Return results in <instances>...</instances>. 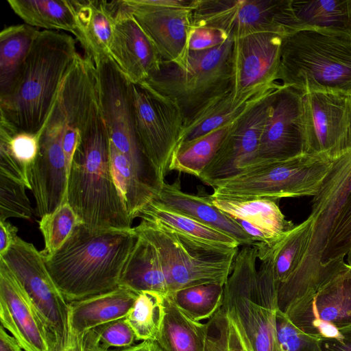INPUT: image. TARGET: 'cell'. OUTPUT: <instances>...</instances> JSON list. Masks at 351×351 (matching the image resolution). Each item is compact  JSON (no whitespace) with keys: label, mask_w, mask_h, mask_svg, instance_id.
Returning <instances> with one entry per match:
<instances>
[{"label":"cell","mask_w":351,"mask_h":351,"mask_svg":"<svg viewBox=\"0 0 351 351\" xmlns=\"http://www.w3.org/2000/svg\"><path fill=\"white\" fill-rule=\"evenodd\" d=\"M137 239L130 229H92L77 225L63 245L44 258L47 269L68 303L119 287Z\"/></svg>","instance_id":"obj_1"},{"label":"cell","mask_w":351,"mask_h":351,"mask_svg":"<svg viewBox=\"0 0 351 351\" xmlns=\"http://www.w3.org/2000/svg\"><path fill=\"white\" fill-rule=\"evenodd\" d=\"M67 202L92 229H130L133 219L114 180L109 135L97 98L82 131L68 178Z\"/></svg>","instance_id":"obj_2"},{"label":"cell","mask_w":351,"mask_h":351,"mask_svg":"<svg viewBox=\"0 0 351 351\" xmlns=\"http://www.w3.org/2000/svg\"><path fill=\"white\" fill-rule=\"evenodd\" d=\"M272 247L243 246L224 285L222 306L246 351H278L276 331L279 283Z\"/></svg>","instance_id":"obj_3"},{"label":"cell","mask_w":351,"mask_h":351,"mask_svg":"<svg viewBox=\"0 0 351 351\" xmlns=\"http://www.w3.org/2000/svg\"><path fill=\"white\" fill-rule=\"evenodd\" d=\"M77 53L75 40L70 34L40 30L15 89L0 98L1 117L19 130L38 133Z\"/></svg>","instance_id":"obj_4"},{"label":"cell","mask_w":351,"mask_h":351,"mask_svg":"<svg viewBox=\"0 0 351 351\" xmlns=\"http://www.w3.org/2000/svg\"><path fill=\"white\" fill-rule=\"evenodd\" d=\"M278 80L303 95L311 91L351 95V36L313 29L285 34Z\"/></svg>","instance_id":"obj_5"},{"label":"cell","mask_w":351,"mask_h":351,"mask_svg":"<svg viewBox=\"0 0 351 351\" xmlns=\"http://www.w3.org/2000/svg\"><path fill=\"white\" fill-rule=\"evenodd\" d=\"M351 191V148L332 160L313 197L312 226L306 250L295 271L279 284L278 308L284 313L295 302L315 292L325 282L320 261L338 216Z\"/></svg>","instance_id":"obj_6"},{"label":"cell","mask_w":351,"mask_h":351,"mask_svg":"<svg viewBox=\"0 0 351 351\" xmlns=\"http://www.w3.org/2000/svg\"><path fill=\"white\" fill-rule=\"evenodd\" d=\"M134 229L156 248L166 277L168 295L202 284L224 285L239 252V248L203 243L154 221L141 219Z\"/></svg>","instance_id":"obj_7"},{"label":"cell","mask_w":351,"mask_h":351,"mask_svg":"<svg viewBox=\"0 0 351 351\" xmlns=\"http://www.w3.org/2000/svg\"><path fill=\"white\" fill-rule=\"evenodd\" d=\"M234 39L203 51H190L179 64L161 60L143 84L177 104L186 119L232 88Z\"/></svg>","instance_id":"obj_8"},{"label":"cell","mask_w":351,"mask_h":351,"mask_svg":"<svg viewBox=\"0 0 351 351\" xmlns=\"http://www.w3.org/2000/svg\"><path fill=\"white\" fill-rule=\"evenodd\" d=\"M332 160L306 154L289 160L249 168L233 177L217 181L214 198L269 199L314 196L330 169Z\"/></svg>","instance_id":"obj_9"},{"label":"cell","mask_w":351,"mask_h":351,"mask_svg":"<svg viewBox=\"0 0 351 351\" xmlns=\"http://www.w3.org/2000/svg\"><path fill=\"white\" fill-rule=\"evenodd\" d=\"M93 63L97 103L110 141L125 157L140 182L154 191L160 186L162 178L143 152L136 135L131 83L109 56Z\"/></svg>","instance_id":"obj_10"},{"label":"cell","mask_w":351,"mask_h":351,"mask_svg":"<svg viewBox=\"0 0 351 351\" xmlns=\"http://www.w3.org/2000/svg\"><path fill=\"white\" fill-rule=\"evenodd\" d=\"M192 27L220 29L233 39L258 32L298 29L291 0H197Z\"/></svg>","instance_id":"obj_11"},{"label":"cell","mask_w":351,"mask_h":351,"mask_svg":"<svg viewBox=\"0 0 351 351\" xmlns=\"http://www.w3.org/2000/svg\"><path fill=\"white\" fill-rule=\"evenodd\" d=\"M130 88L137 139L165 179L182 139L184 117L176 102L145 84L131 83Z\"/></svg>","instance_id":"obj_12"},{"label":"cell","mask_w":351,"mask_h":351,"mask_svg":"<svg viewBox=\"0 0 351 351\" xmlns=\"http://www.w3.org/2000/svg\"><path fill=\"white\" fill-rule=\"evenodd\" d=\"M0 258L18 278L45 322L54 351H62L69 337V303L50 276L40 251L18 237Z\"/></svg>","instance_id":"obj_13"},{"label":"cell","mask_w":351,"mask_h":351,"mask_svg":"<svg viewBox=\"0 0 351 351\" xmlns=\"http://www.w3.org/2000/svg\"><path fill=\"white\" fill-rule=\"evenodd\" d=\"M303 332L320 339L336 338L351 327V265L345 263L315 292L286 311Z\"/></svg>","instance_id":"obj_14"},{"label":"cell","mask_w":351,"mask_h":351,"mask_svg":"<svg viewBox=\"0 0 351 351\" xmlns=\"http://www.w3.org/2000/svg\"><path fill=\"white\" fill-rule=\"evenodd\" d=\"M303 97L293 88L280 84L276 88L250 168L307 154Z\"/></svg>","instance_id":"obj_15"},{"label":"cell","mask_w":351,"mask_h":351,"mask_svg":"<svg viewBox=\"0 0 351 351\" xmlns=\"http://www.w3.org/2000/svg\"><path fill=\"white\" fill-rule=\"evenodd\" d=\"M303 101L307 154L333 160L351 148V95L311 91Z\"/></svg>","instance_id":"obj_16"},{"label":"cell","mask_w":351,"mask_h":351,"mask_svg":"<svg viewBox=\"0 0 351 351\" xmlns=\"http://www.w3.org/2000/svg\"><path fill=\"white\" fill-rule=\"evenodd\" d=\"M277 88L230 125L215 156L199 178L203 183L211 186L215 182L237 176L253 165L269 107Z\"/></svg>","instance_id":"obj_17"},{"label":"cell","mask_w":351,"mask_h":351,"mask_svg":"<svg viewBox=\"0 0 351 351\" xmlns=\"http://www.w3.org/2000/svg\"><path fill=\"white\" fill-rule=\"evenodd\" d=\"M284 36L258 32L234 39L232 86L236 97L276 83Z\"/></svg>","instance_id":"obj_18"},{"label":"cell","mask_w":351,"mask_h":351,"mask_svg":"<svg viewBox=\"0 0 351 351\" xmlns=\"http://www.w3.org/2000/svg\"><path fill=\"white\" fill-rule=\"evenodd\" d=\"M0 320L24 351H54L45 322L18 278L1 258Z\"/></svg>","instance_id":"obj_19"},{"label":"cell","mask_w":351,"mask_h":351,"mask_svg":"<svg viewBox=\"0 0 351 351\" xmlns=\"http://www.w3.org/2000/svg\"><path fill=\"white\" fill-rule=\"evenodd\" d=\"M163 62L179 64L189 52L192 10L153 6L141 0H121Z\"/></svg>","instance_id":"obj_20"},{"label":"cell","mask_w":351,"mask_h":351,"mask_svg":"<svg viewBox=\"0 0 351 351\" xmlns=\"http://www.w3.org/2000/svg\"><path fill=\"white\" fill-rule=\"evenodd\" d=\"M108 56L131 83H142L161 59L129 10L118 1Z\"/></svg>","instance_id":"obj_21"},{"label":"cell","mask_w":351,"mask_h":351,"mask_svg":"<svg viewBox=\"0 0 351 351\" xmlns=\"http://www.w3.org/2000/svg\"><path fill=\"white\" fill-rule=\"evenodd\" d=\"M155 200L168 209L226 234L235 239L239 245L243 247L254 245L251 238L232 217L210 202L208 195H194L182 191L179 178L171 184L165 182Z\"/></svg>","instance_id":"obj_22"},{"label":"cell","mask_w":351,"mask_h":351,"mask_svg":"<svg viewBox=\"0 0 351 351\" xmlns=\"http://www.w3.org/2000/svg\"><path fill=\"white\" fill-rule=\"evenodd\" d=\"M279 84L276 83L238 98L235 97L232 88L217 96L185 121L178 147L216 129L231 124L243 112L277 88Z\"/></svg>","instance_id":"obj_23"},{"label":"cell","mask_w":351,"mask_h":351,"mask_svg":"<svg viewBox=\"0 0 351 351\" xmlns=\"http://www.w3.org/2000/svg\"><path fill=\"white\" fill-rule=\"evenodd\" d=\"M137 293L119 286L106 293L69 303V326L80 335L106 323L125 317Z\"/></svg>","instance_id":"obj_24"},{"label":"cell","mask_w":351,"mask_h":351,"mask_svg":"<svg viewBox=\"0 0 351 351\" xmlns=\"http://www.w3.org/2000/svg\"><path fill=\"white\" fill-rule=\"evenodd\" d=\"M80 43L85 55L94 62L108 56L118 1L71 0Z\"/></svg>","instance_id":"obj_25"},{"label":"cell","mask_w":351,"mask_h":351,"mask_svg":"<svg viewBox=\"0 0 351 351\" xmlns=\"http://www.w3.org/2000/svg\"><path fill=\"white\" fill-rule=\"evenodd\" d=\"M0 117V175L29 189V173L38 152V133L19 130Z\"/></svg>","instance_id":"obj_26"},{"label":"cell","mask_w":351,"mask_h":351,"mask_svg":"<svg viewBox=\"0 0 351 351\" xmlns=\"http://www.w3.org/2000/svg\"><path fill=\"white\" fill-rule=\"evenodd\" d=\"M119 286L136 293L151 291L164 295L169 294L166 277L156 248L138 234L122 272Z\"/></svg>","instance_id":"obj_27"},{"label":"cell","mask_w":351,"mask_h":351,"mask_svg":"<svg viewBox=\"0 0 351 351\" xmlns=\"http://www.w3.org/2000/svg\"><path fill=\"white\" fill-rule=\"evenodd\" d=\"M40 30L26 23L0 32V98L10 95L20 79L32 45Z\"/></svg>","instance_id":"obj_28"},{"label":"cell","mask_w":351,"mask_h":351,"mask_svg":"<svg viewBox=\"0 0 351 351\" xmlns=\"http://www.w3.org/2000/svg\"><path fill=\"white\" fill-rule=\"evenodd\" d=\"M215 206L231 217L250 222L280 241L295 225L286 219L277 201L269 199H231L211 197Z\"/></svg>","instance_id":"obj_29"},{"label":"cell","mask_w":351,"mask_h":351,"mask_svg":"<svg viewBox=\"0 0 351 351\" xmlns=\"http://www.w3.org/2000/svg\"><path fill=\"white\" fill-rule=\"evenodd\" d=\"M165 313L156 341L163 351H204L207 325L181 311L169 295H165Z\"/></svg>","instance_id":"obj_30"},{"label":"cell","mask_w":351,"mask_h":351,"mask_svg":"<svg viewBox=\"0 0 351 351\" xmlns=\"http://www.w3.org/2000/svg\"><path fill=\"white\" fill-rule=\"evenodd\" d=\"M299 29L326 30L351 36V0H291Z\"/></svg>","instance_id":"obj_31"},{"label":"cell","mask_w":351,"mask_h":351,"mask_svg":"<svg viewBox=\"0 0 351 351\" xmlns=\"http://www.w3.org/2000/svg\"><path fill=\"white\" fill-rule=\"evenodd\" d=\"M13 12L25 23L46 30L65 31L76 39L79 31L72 1L70 0H8Z\"/></svg>","instance_id":"obj_32"},{"label":"cell","mask_w":351,"mask_h":351,"mask_svg":"<svg viewBox=\"0 0 351 351\" xmlns=\"http://www.w3.org/2000/svg\"><path fill=\"white\" fill-rule=\"evenodd\" d=\"M137 217L159 222L176 231L203 243L221 247L239 248L231 237L207 226L194 219L167 208L154 200L144 207Z\"/></svg>","instance_id":"obj_33"},{"label":"cell","mask_w":351,"mask_h":351,"mask_svg":"<svg viewBox=\"0 0 351 351\" xmlns=\"http://www.w3.org/2000/svg\"><path fill=\"white\" fill-rule=\"evenodd\" d=\"M230 125L178 147L172 156L169 171H176L199 178L215 156Z\"/></svg>","instance_id":"obj_34"},{"label":"cell","mask_w":351,"mask_h":351,"mask_svg":"<svg viewBox=\"0 0 351 351\" xmlns=\"http://www.w3.org/2000/svg\"><path fill=\"white\" fill-rule=\"evenodd\" d=\"M311 226L308 217L272 247L274 272L279 284L286 281L299 265L310 240Z\"/></svg>","instance_id":"obj_35"},{"label":"cell","mask_w":351,"mask_h":351,"mask_svg":"<svg viewBox=\"0 0 351 351\" xmlns=\"http://www.w3.org/2000/svg\"><path fill=\"white\" fill-rule=\"evenodd\" d=\"M224 285L207 283L186 287L169 295L177 307L191 319H210L223 305Z\"/></svg>","instance_id":"obj_36"},{"label":"cell","mask_w":351,"mask_h":351,"mask_svg":"<svg viewBox=\"0 0 351 351\" xmlns=\"http://www.w3.org/2000/svg\"><path fill=\"white\" fill-rule=\"evenodd\" d=\"M165 297L151 291L137 293L132 308L125 317L136 340L156 341L164 317Z\"/></svg>","instance_id":"obj_37"},{"label":"cell","mask_w":351,"mask_h":351,"mask_svg":"<svg viewBox=\"0 0 351 351\" xmlns=\"http://www.w3.org/2000/svg\"><path fill=\"white\" fill-rule=\"evenodd\" d=\"M346 256L351 265V191L322 255L320 265L325 282L346 263Z\"/></svg>","instance_id":"obj_38"},{"label":"cell","mask_w":351,"mask_h":351,"mask_svg":"<svg viewBox=\"0 0 351 351\" xmlns=\"http://www.w3.org/2000/svg\"><path fill=\"white\" fill-rule=\"evenodd\" d=\"M82 223L68 202L54 212L41 217L39 230L45 241L40 251L44 258L51 256L66 241L74 228Z\"/></svg>","instance_id":"obj_39"},{"label":"cell","mask_w":351,"mask_h":351,"mask_svg":"<svg viewBox=\"0 0 351 351\" xmlns=\"http://www.w3.org/2000/svg\"><path fill=\"white\" fill-rule=\"evenodd\" d=\"M26 188L24 184L0 175V221L9 218L32 219L33 209Z\"/></svg>","instance_id":"obj_40"},{"label":"cell","mask_w":351,"mask_h":351,"mask_svg":"<svg viewBox=\"0 0 351 351\" xmlns=\"http://www.w3.org/2000/svg\"><path fill=\"white\" fill-rule=\"evenodd\" d=\"M276 331L278 351H321V339L301 330L279 308Z\"/></svg>","instance_id":"obj_41"},{"label":"cell","mask_w":351,"mask_h":351,"mask_svg":"<svg viewBox=\"0 0 351 351\" xmlns=\"http://www.w3.org/2000/svg\"><path fill=\"white\" fill-rule=\"evenodd\" d=\"M100 346L106 350L112 348L121 349L130 347L136 340L135 334L125 317L94 328Z\"/></svg>","instance_id":"obj_42"},{"label":"cell","mask_w":351,"mask_h":351,"mask_svg":"<svg viewBox=\"0 0 351 351\" xmlns=\"http://www.w3.org/2000/svg\"><path fill=\"white\" fill-rule=\"evenodd\" d=\"M204 351H228L229 319L221 306L207 322Z\"/></svg>","instance_id":"obj_43"},{"label":"cell","mask_w":351,"mask_h":351,"mask_svg":"<svg viewBox=\"0 0 351 351\" xmlns=\"http://www.w3.org/2000/svg\"><path fill=\"white\" fill-rule=\"evenodd\" d=\"M230 37L224 32L208 27H192L189 36L190 51H203L224 43Z\"/></svg>","instance_id":"obj_44"},{"label":"cell","mask_w":351,"mask_h":351,"mask_svg":"<svg viewBox=\"0 0 351 351\" xmlns=\"http://www.w3.org/2000/svg\"><path fill=\"white\" fill-rule=\"evenodd\" d=\"M98 341L95 329L76 334L69 329L67 341L62 351H106Z\"/></svg>","instance_id":"obj_45"},{"label":"cell","mask_w":351,"mask_h":351,"mask_svg":"<svg viewBox=\"0 0 351 351\" xmlns=\"http://www.w3.org/2000/svg\"><path fill=\"white\" fill-rule=\"evenodd\" d=\"M321 351H351V327L342 329L336 338L322 339Z\"/></svg>","instance_id":"obj_46"},{"label":"cell","mask_w":351,"mask_h":351,"mask_svg":"<svg viewBox=\"0 0 351 351\" xmlns=\"http://www.w3.org/2000/svg\"><path fill=\"white\" fill-rule=\"evenodd\" d=\"M18 228L10 222L0 221V256L5 254L19 237Z\"/></svg>","instance_id":"obj_47"},{"label":"cell","mask_w":351,"mask_h":351,"mask_svg":"<svg viewBox=\"0 0 351 351\" xmlns=\"http://www.w3.org/2000/svg\"><path fill=\"white\" fill-rule=\"evenodd\" d=\"M0 351H24L16 339L10 335L1 325L0 327Z\"/></svg>","instance_id":"obj_48"},{"label":"cell","mask_w":351,"mask_h":351,"mask_svg":"<svg viewBox=\"0 0 351 351\" xmlns=\"http://www.w3.org/2000/svg\"><path fill=\"white\" fill-rule=\"evenodd\" d=\"M228 351H246L235 326L230 319L228 337Z\"/></svg>","instance_id":"obj_49"},{"label":"cell","mask_w":351,"mask_h":351,"mask_svg":"<svg viewBox=\"0 0 351 351\" xmlns=\"http://www.w3.org/2000/svg\"><path fill=\"white\" fill-rule=\"evenodd\" d=\"M106 351H163L156 341H143L130 347Z\"/></svg>","instance_id":"obj_50"}]
</instances>
